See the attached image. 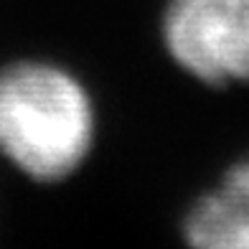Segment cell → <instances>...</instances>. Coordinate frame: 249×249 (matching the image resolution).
Returning <instances> with one entry per match:
<instances>
[{"label": "cell", "instance_id": "3957f363", "mask_svg": "<svg viewBox=\"0 0 249 249\" xmlns=\"http://www.w3.org/2000/svg\"><path fill=\"white\" fill-rule=\"evenodd\" d=\"M191 249H249V158L196 201L186 219Z\"/></svg>", "mask_w": 249, "mask_h": 249}, {"label": "cell", "instance_id": "6da1fadb", "mask_svg": "<svg viewBox=\"0 0 249 249\" xmlns=\"http://www.w3.org/2000/svg\"><path fill=\"white\" fill-rule=\"evenodd\" d=\"M94 112L84 87L49 64L0 71V153L36 180H59L84 160Z\"/></svg>", "mask_w": 249, "mask_h": 249}, {"label": "cell", "instance_id": "7a4b0ae2", "mask_svg": "<svg viewBox=\"0 0 249 249\" xmlns=\"http://www.w3.org/2000/svg\"><path fill=\"white\" fill-rule=\"evenodd\" d=\"M163 33L171 56L201 82H249V0H171Z\"/></svg>", "mask_w": 249, "mask_h": 249}]
</instances>
